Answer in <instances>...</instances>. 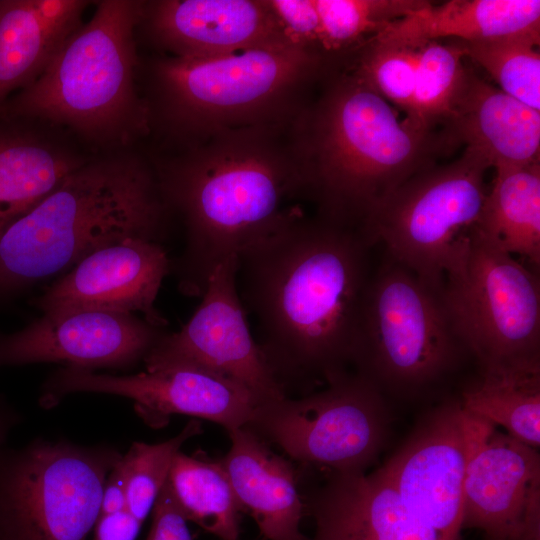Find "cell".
Wrapping results in <instances>:
<instances>
[{
  "label": "cell",
  "instance_id": "obj_1",
  "mask_svg": "<svg viewBox=\"0 0 540 540\" xmlns=\"http://www.w3.org/2000/svg\"><path fill=\"white\" fill-rule=\"evenodd\" d=\"M369 249L358 230L294 209L239 255L240 298L286 395L326 384L351 364Z\"/></svg>",
  "mask_w": 540,
  "mask_h": 540
},
{
  "label": "cell",
  "instance_id": "obj_2",
  "mask_svg": "<svg viewBox=\"0 0 540 540\" xmlns=\"http://www.w3.org/2000/svg\"><path fill=\"white\" fill-rule=\"evenodd\" d=\"M289 126L229 131L184 148L155 175L171 213L180 215L185 245L174 269L179 290L201 297L214 269L274 230L307 194Z\"/></svg>",
  "mask_w": 540,
  "mask_h": 540
},
{
  "label": "cell",
  "instance_id": "obj_3",
  "mask_svg": "<svg viewBox=\"0 0 540 540\" xmlns=\"http://www.w3.org/2000/svg\"><path fill=\"white\" fill-rule=\"evenodd\" d=\"M292 141L319 216L360 231L402 183L432 165L438 139L346 70L295 119Z\"/></svg>",
  "mask_w": 540,
  "mask_h": 540
},
{
  "label": "cell",
  "instance_id": "obj_4",
  "mask_svg": "<svg viewBox=\"0 0 540 540\" xmlns=\"http://www.w3.org/2000/svg\"><path fill=\"white\" fill-rule=\"evenodd\" d=\"M171 211L132 156L88 160L0 234V305L128 238L160 243Z\"/></svg>",
  "mask_w": 540,
  "mask_h": 540
},
{
  "label": "cell",
  "instance_id": "obj_5",
  "mask_svg": "<svg viewBox=\"0 0 540 540\" xmlns=\"http://www.w3.org/2000/svg\"><path fill=\"white\" fill-rule=\"evenodd\" d=\"M144 1L101 0L44 72L0 108V120L69 128L95 143L125 146L149 131L135 85V30Z\"/></svg>",
  "mask_w": 540,
  "mask_h": 540
},
{
  "label": "cell",
  "instance_id": "obj_6",
  "mask_svg": "<svg viewBox=\"0 0 540 540\" xmlns=\"http://www.w3.org/2000/svg\"><path fill=\"white\" fill-rule=\"evenodd\" d=\"M325 58L280 40L210 57H166L152 69L156 117L184 147L214 135L291 125Z\"/></svg>",
  "mask_w": 540,
  "mask_h": 540
},
{
  "label": "cell",
  "instance_id": "obj_7",
  "mask_svg": "<svg viewBox=\"0 0 540 540\" xmlns=\"http://www.w3.org/2000/svg\"><path fill=\"white\" fill-rule=\"evenodd\" d=\"M467 353L439 292L386 256L364 292L351 358L356 373L383 394L414 397Z\"/></svg>",
  "mask_w": 540,
  "mask_h": 540
},
{
  "label": "cell",
  "instance_id": "obj_8",
  "mask_svg": "<svg viewBox=\"0 0 540 540\" xmlns=\"http://www.w3.org/2000/svg\"><path fill=\"white\" fill-rule=\"evenodd\" d=\"M488 159L466 146L456 160L414 174L367 219L360 233L433 290L465 267L487 195Z\"/></svg>",
  "mask_w": 540,
  "mask_h": 540
},
{
  "label": "cell",
  "instance_id": "obj_9",
  "mask_svg": "<svg viewBox=\"0 0 540 540\" xmlns=\"http://www.w3.org/2000/svg\"><path fill=\"white\" fill-rule=\"evenodd\" d=\"M122 453L105 443L35 438L0 448V540H87Z\"/></svg>",
  "mask_w": 540,
  "mask_h": 540
},
{
  "label": "cell",
  "instance_id": "obj_10",
  "mask_svg": "<svg viewBox=\"0 0 540 540\" xmlns=\"http://www.w3.org/2000/svg\"><path fill=\"white\" fill-rule=\"evenodd\" d=\"M439 294L481 369L540 360L537 271L477 231L464 269L447 279Z\"/></svg>",
  "mask_w": 540,
  "mask_h": 540
},
{
  "label": "cell",
  "instance_id": "obj_11",
  "mask_svg": "<svg viewBox=\"0 0 540 540\" xmlns=\"http://www.w3.org/2000/svg\"><path fill=\"white\" fill-rule=\"evenodd\" d=\"M388 415L384 394L346 371L322 390L258 405L245 426L300 463L355 473L365 472L381 452Z\"/></svg>",
  "mask_w": 540,
  "mask_h": 540
},
{
  "label": "cell",
  "instance_id": "obj_12",
  "mask_svg": "<svg viewBox=\"0 0 540 540\" xmlns=\"http://www.w3.org/2000/svg\"><path fill=\"white\" fill-rule=\"evenodd\" d=\"M80 392L129 398L144 423L155 429L167 425L173 415H188L217 423L230 432L245 426L258 406L241 385L188 363L166 364L124 376L66 365L44 381L39 402L43 408H52L66 396Z\"/></svg>",
  "mask_w": 540,
  "mask_h": 540
},
{
  "label": "cell",
  "instance_id": "obj_13",
  "mask_svg": "<svg viewBox=\"0 0 540 540\" xmlns=\"http://www.w3.org/2000/svg\"><path fill=\"white\" fill-rule=\"evenodd\" d=\"M237 269V256L219 264L189 321L165 333L143 362L146 370L172 363L207 368L247 389L261 405L288 396L251 333Z\"/></svg>",
  "mask_w": 540,
  "mask_h": 540
},
{
  "label": "cell",
  "instance_id": "obj_14",
  "mask_svg": "<svg viewBox=\"0 0 540 540\" xmlns=\"http://www.w3.org/2000/svg\"><path fill=\"white\" fill-rule=\"evenodd\" d=\"M464 423L463 529H478L485 540H540L537 449L465 410Z\"/></svg>",
  "mask_w": 540,
  "mask_h": 540
},
{
  "label": "cell",
  "instance_id": "obj_15",
  "mask_svg": "<svg viewBox=\"0 0 540 540\" xmlns=\"http://www.w3.org/2000/svg\"><path fill=\"white\" fill-rule=\"evenodd\" d=\"M466 461L464 410L458 398L430 412L379 469L407 509L448 539L463 540Z\"/></svg>",
  "mask_w": 540,
  "mask_h": 540
},
{
  "label": "cell",
  "instance_id": "obj_16",
  "mask_svg": "<svg viewBox=\"0 0 540 540\" xmlns=\"http://www.w3.org/2000/svg\"><path fill=\"white\" fill-rule=\"evenodd\" d=\"M165 333L134 314L44 313L19 331H0V368L63 362L89 370H127L144 361Z\"/></svg>",
  "mask_w": 540,
  "mask_h": 540
},
{
  "label": "cell",
  "instance_id": "obj_17",
  "mask_svg": "<svg viewBox=\"0 0 540 540\" xmlns=\"http://www.w3.org/2000/svg\"><path fill=\"white\" fill-rule=\"evenodd\" d=\"M171 265L161 243L128 238L86 256L31 304L47 314L141 312L163 328L167 321L154 303Z\"/></svg>",
  "mask_w": 540,
  "mask_h": 540
},
{
  "label": "cell",
  "instance_id": "obj_18",
  "mask_svg": "<svg viewBox=\"0 0 540 540\" xmlns=\"http://www.w3.org/2000/svg\"><path fill=\"white\" fill-rule=\"evenodd\" d=\"M143 20L156 43L176 57L217 56L286 40L268 0L144 1Z\"/></svg>",
  "mask_w": 540,
  "mask_h": 540
},
{
  "label": "cell",
  "instance_id": "obj_19",
  "mask_svg": "<svg viewBox=\"0 0 540 540\" xmlns=\"http://www.w3.org/2000/svg\"><path fill=\"white\" fill-rule=\"evenodd\" d=\"M306 505L312 540H450L402 504L380 469L331 472Z\"/></svg>",
  "mask_w": 540,
  "mask_h": 540
},
{
  "label": "cell",
  "instance_id": "obj_20",
  "mask_svg": "<svg viewBox=\"0 0 540 540\" xmlns=\"http://www.w3.org/2000/svg\"><path fill=\"white\" fill-rule=\"evenodd\" d=\"M228 434L230 449L220 462L241 512L267 540H308L300 531L305 503L291 462L246 426Z\"/></svg>",
  "mask_w": 540,
  "mask_h": 540
},
{
  "label": "cell",
  "instance_id": "obj_21",
  "mask_svg": "<svg viewBox=\"0 0 540 540\" xmlns=\"http://www.w3.org/2000/svg\"><path fill=\"white\" fill-rule=\"evenodd\" d=\"M446 125L448 140L477 149L494 169L539 163L540 111L488 84L471 69Z\"/></svg>",
  "mask_w": 540,
  "mask_h": 540
},
{
  "label": "cell",
  "instance_id": "obj_22",
  "mask_svg": "<svg viewBox=\"0 0 540 540\" xmlns=\"http://www.w3.org/2000/svg\"><path fill=\"white\" fill-rule=\"evenodd\" d=\"M90 3L0 0V108L44 72Z\"/></svg>",
  "mask_w": 540,
  "mask_h": 540
},
{
  "label": "cell",
  "instance_id": "obj_23",
  "mask_svg": "<svg viewBox=\"0 0 540 540\" xmlns=\"http://www.w3.org/2000/svg\"><path fill=\"white\" fill-rule=\"evenodd\" d=\"M34 124L0 120V234L88 161Z\"/></svg>",
  "mask_w": 540,
  "mask_h": 540
},
{
  "label": "cell",
  "instance_id": "obj_24",
  "mask_svg": "<svg viewBox=\"0 0 540 540\" xmlns=\"http://www.w3.org/2000/svg\"><path fill=\"white\" fill-rule=\"evenodd\" d=\"M532 31H540L538 0H451L430 2L373 38L415 45L443 37L471 42Z\"/></svg>",
  "mask_w": 540,
  "mask_h": 540
},
{
  "label": "cell",
  "instance_id": "obj_25",
  "mask_svg": "<svg viewBox=\"0 0 540 540\" xmlns=\"http://www.w3.org/2000/svg\"><path fill=\"white\" fill-rule=\"evenodd\" d=\"M476 231L506 253L540 267V165L495 169Z\"/></svg>",
  "mask_w": 540,
  "mask_h": 540
},
{
  "label": "cell",
  "instance_id": "obj_26",
  "mask_svg": "<svg viewBox=\"0 0 540 540\" xmlns=\"http://www.w3.org/2000/svg\"><path fill=\"white\" fill-rule=\"evenodd\" d=\"M459 400L467 413L539 448L540 360L481 369L479 379Z\"/></svg>",
  "mask_w": 540,
  "mask_h": 540
},
{
  "label": "cell",
  "instance_id": "obj_27",
  "mask_svg": "<svg viewBox=\"0 0 540 540\" xmlns=\"http://www.w3.org/2000/svg\"><path fill=\"white\" fill-rule=\"evenodd\" d=\"M167 483L187 521L221 540L238 539L241 510L221 462L179 451Z\"/></svg>",
  "mask_w": 540,
  "mask_h": 540
},
{
  "label": "cell",
  "instance_id": "obj_28",
  "mask_svg": "<svg viewBox=\"0 0 540 540\" xmlns=\"http://www.w3.org/2000/svg\"><path fill=\"white\" fill-rule=\"evenodd\" d=\"M465 57L457 41L451 45L437 40L417 44L415 90L403 119L406 124L425 133H433L438 124H447L465 84Z\"/></svg>",
  "mask_w": 540,
  "mask_h": 540
},
{
  "label": "cell",
  "instance_id": "obj_29",
  "mask_svg": "<svg viewBox=\"0 0 540 540\" xmlns=\"http://www.w3.org/2000/svg\"><path fill=\"white\" fill-rule=\"evenodd\" d=\"M318 52H352L393 22L428 5L424 0H313Z\"/></svg>",
  "mask_w": 540,
  "mask_h": 540
},
{
  "label": "cell",
  "instance_id": "obj_30",
  "mask_svg": "<svg viewBox=\"0 0 540 540\" xmlns=\"http://www.w3.org/2000/svg\"><path fill=\"white\" fill-rule=\"evenodd\" d=\"M457 42L465 56L484 68L500 90L540 111V31Z\"/></svg>",
  "mask_w": 540,
  "mask_h": 540
},
{
  "label": "cell",
  "instance_id": "obj_31",
  "mask_svg": "<svg viewBox=\"0 0 540 540\" xmlns=\"http://www.w3.org/2000/svg\"><path fill=\"white\" fill-rule=\"evenodd\" d=\"M352 52L347 70L407 115L415 90L417 44L371 38Z\"/></svg>",
  "mask_w": 540,
  "mask_h": 540
},
{
  "label": "cell",
  "instance_id": "obj_32",
  "mask_svg": "<svg viewBox=\"0 0 540 540\" xmlns=\"http://www.w3.org/2000/svg\"><path fill=\"white\" fill-rule=\"evenodd\" d=\"M202 432L191 420L176 436L156 444L134 442L123 454L127 466L126 510L142 524L164 487L172 461L182 445Z\"/></svg>",
  "mask_w": 540,
  "mask_h": 540
},
{
  "label": "cell",
  "instance_id": "obj_33",
  "mask_svg": "<svg viewBox=\"0 0 540 540\" xmlns=\"http://www.w3.org/2000/svg\"><path fill=\"white\" fill-rule=\"evenodd\" d=\"M284 38L318 52L319 18L313 0H268ZM322 56V55H321Z\"/></svg>",
  "mask_w": 540,
  "mask_h": 540
},
{
  "label": "cell",
  "instance_id": "obj_34",
  "mask_svg": "<svg viewBox=\"0 0 540 540\" xmlns=\"http://www.w3.org/2000/svg\"><path fill=\"white\" fill-rule=\"evenodd\" d=\"M152 525L146 540H192L187 520L166 481L152 509Z\"/></svg>",
  "mask_w": 540,
  "mask_h": 540
},
{
  "label": "cell",
  "instance_id": "obj_35",
  "mask_svg": "<svg viewBox=\"0 0 540 540\" xmlns=\"http://www.w3.org/2000/svg\"><path fill=\"white\" fill-rule=\"evenodd\" d=\"M142 523L127 510L99 516L94 540H136Z\"/></svg>",
  "mask_w": 540,
  "mask_h": 540
},
{
  "label": "cell",
  "instance_id": "obj_36",
  "mask_svg": "<svg viewBox=\"0 0 540 540\" xmlns=\"http://www.w3.org/2000/svg\"><path fill=\"white\" fill-rule=\"evenodd\" d=\"M127 466L123 458L110 471L102 493L100 516L126 510Z\"/></svg>",
  "mask_w": 540,
  "mask_h": 540
},
{
  "label": "cell",
  "instance_id": "obj_37",
  "mask_svg": "<svg viewBox=\"0 0 540 540\" xmlns=\"http://www.w3.org/2000/svg\"><path fill=\"white\" fill-rule=\"evenodd\" d=\"M21 422L20 412L4 396H0V448L5 445L9 434Z\"/></svg>",
  "mask_w": 540,
  "mask_h": 540
}]
</instances>
